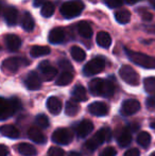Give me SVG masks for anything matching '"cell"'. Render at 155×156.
<instances>
[{"instance_id": "cell-40", "label": "cell", "mask_w": 155, "mask_h": 156, "mask_svg": "<svg viewBox=\"0 0 155 156\" xmlns=\"http://www.w3.org/2000/svg\"><path fill=\"white\" fill-rule=\"evenodd\" d=\"M124 156H140V152H139L138 149L133 148L126 151V152L124 153Z\"/></svg>"}, {"instance_id": "cell-27", "label": "cell", "mask_w": 155, "mask_h": 156, "mask_svg": "<svg viewBox=\"0 0 155 156\" xmlns=\"http://www.w3.org/2000/svg\"><path fill=\"white\" fill-rule=\"evenodd\" d=\"M73 80V74L72 72L69 71H63L62 73L58 76V80H56L55 84L58 86H65V85H68L72 82Z\"/></svg>"}, {"instance_id": "cell-2", "label": "cell", "mask_w": 155, "mask_h": 156, "mask_svg": "<svg viewBox=\"0 0 155 156\" xmlns=\"http://www.w3.org/2000/svg\"><path fill=\"white\" fill-rule=\"evenodd\" d=\"M21 108V102L18 98L4 99L0 97V120H5Z\"/></svg>"}, {"instance_id": "cell-23", "label": "cell", "mask_w": 155, "mask_h": 156, "mask_svg": "<svg viewBox=\"0 0 155 156\" xmlns=\"http://www.w3.org/2000/svg\"><path fill=\"white\" fill-rule=\"evenodd\" d=\"M21 27L26 31H32L35 27V23H34L33 17L31 16L29 12H26L23 15V18H21Z\"/></svg>"}, {"instance_id": "cell-17", "label": "cell", "mask_w": 155, "mask_h": 156, "mask_svg": "<svg viewBox=\"0 0 155 156\" xmlns=\"http://www.w3.org/2000/svg\"><path fill=\"white\" fill-rule=\"evenodd\" d=\"M5 45L11 52H15L20 48L21 39L20 37L15 34H9L8 36H5Z\"/></svg>"}, {"instance_id": "cell-38", "label": "cell", "mask_w": 155, "mask_h": 156, "mask_svg": "<svg viewBox=\"0 0 155 156\" xmlns=\"http://www.w3.org/2000/svg\"><path fill=\"white\" fill-rule=\"evenodd\" d=\"M104 3L111 9H116L122 5L123 3V0H103Z\"/></svg>"}, {"instance_id": "cell-26", "label": "cell", "mask_w": 155, "mask_h": 156, "mask_svg": "<svg viewBox=\"0 0 155 156\" xmlns=\"http://www.w3.org/2000/svg\"><path fill=\"white\" fill-rule=\"evenodd\" d=\"M79 109H80V105H79L78 101H76L75 99H71V100L67 101L66 107H65V112H66L67 116H70L73 117L78 114Z\"/></svg>"}, {"instance_id": "cell-39", "label": "cell", "mask_w": 155, "mask_h": 156, "mask_svg": "<svg viewBox=\"0 0 155 156\" xmlns=\"http://www.w3.org/2000/svg\"><path fill=\"white\" fill-rule=\"evenodd\" d=\"M116 155H117V151L113 147H107V148H105L100 153V156H116Z\"/></svg>"}, {"instance_id": "cell-48", "label": "cell", "mask_w": 155, "mask_h": 156, "mask_svg": "<svg viewBox=\"0 0 155 156\" xmlns=\"http://www.w3.org/2000/svg\"><path fill=\"white\" fill-rule=\"evenodd\" d=\"M150 156H155V152H153V153H151V155Z\"/></svg>"}, {"instance_id": "cell-24", "label": "cell", "mask_w": 155, "mask_h": 156, "mask_svg": "<svg viewBox=\"0 0 155 156\" xmlns=\"http://www.w3.org/2000/svg\"><path fill=\"white\" fill-rule=\"evenodd\" d=\"M17 150L23 156H35L37 153L36 149L30 144H19L17 147Z\"/></svg>"}, {"instance_id": "cell-28", "label": "cell", "mask_w": 155, "mask_h": 156, "mask_svg": "<svg viewBox=\"0 0 155 156\" xmlns=\"http://www.w3.org/2000/svg\"><path fill=\"white\" fill-rule=\"evenodd\" d=\"M50 48L46 47V46H33L30 50V54L33 58H39V56L48 55L50 53Z\"/></svg>"}, {"instance_id": "cell-31", "label": "cell", "mask_w": 155, "mask_h": 156, "mask_svg": "<svg viewBox=\"0 0 155 156\" xmlns=\"http://www.w3.org/2000/svg\"><path fill=\"white\" fill-rule=\"evenodd\" d=\"M115 19L119 23L125 25L131 20V13L128 10H120L115 13Z\"/></svg>"}, {"instance_id": "cell-41", "label": "cell", "mask_w": 155, "mask_h": 156, "mask_svg": "<svg viewBox=\"0 0 155 156\" xmlns=\"http://www.w3.org/2000/svg\"><path fill=\"white\" fill-rule=\"evenodd\" d=\"M147 106L149 108H155V94L147 99Z\"/></svg>"}, {"instance_id": "cell-43", "label": "cell", "mask_w": 155, "mask_h": 156, "mask_svg": "<svg viewBox=\"0 0 155 156\" xmlns=\"http://www.w3.org/2000/svg\"><path fill=\"white\" fill-rule=\"evenodd\" d=\"M10 151H9V148L4 144H0V156H8Z\"/></svg>"}, {"instance_id": "cell-18", "label": "cell", "mask_w": 155, "mask_h": 156, "mask_svg": "<svg viewBox=\"0 0 155 156\" xmlns=\"http://www.w3.org/2000/svg\"><path fill=\"white\" fill-rule=\"evenodd\" d=\"M47 108L53 115H58L62 111V102L58 97H50L47 100Z\"/></svg>"}, {"instance_id": "cell-37", "label": "cell", "mask_w": 155, "mask_h": 156, "mask_svg": "<svg viewBox=\"0 0 155 156\" xmlns=\"http://www.w3.org/2000/svg\"><path fill=\"white\" fill-rule=\"evenodd\" d=\"M58 66H60L61 69H63L64 71L72 72V70H73L72 65H71L70 62L67 60H61L60 62H58Z\"/></svg>"}, {"instance_id": "cell-20", "label": "cell", "mask_w": 155, "mask_h": 156, "mask_svg": "<svg viewBox=\"0 0 155 156\" xmlns=\"http://www.w3.org/2000/svg\"><path fill=\"white\" fill-rule=\"evenodd\" d=\"M28 136L35 144H45L46 142V136L44 135L41 129H36V127H31L28 131Z\"/></svg>"}, {"instance_id": "cell-6", "label": "cell", "mask_w": 155, "mask_h": 156, "mask_svg": "<svg viewBox=\"0 0 155 156\" xmlns=\"http://www.w3.org/2000/svg\"><path fill=\"white\" fill-rule=\"evenodd\" d=\"M104 68H105V60H104V58L103 56H97V58H93V60H90L84 66L83 73L87 76H95V74L103 71Z\"/></svg>"}, {"instance_id": "cell-35", "label": "cell", "mask_w": 155, "mask_h": 156, "mask_svg": "<svg viewBox=\"0 0 155 156\" xmlns=\"http://www.w3.org/2000/svg\"><path fill=\"white\" fill-rule=\"evenodd\" d=\"M35 122L41 129H46L49 126V119L45 115H38L35 119Z\"/></svg>"}, {"instance_id": "cell-5", "label": "cell", "mask_w": 155, "mask_h": 156, "mask_svg": "<svg viewBox=\"0 0 155 156\" xmlns=\"http://www.w3.org/2000/svg\"><path fill=\"white\" fill-rule=\"evenodd\" d=\"M125 52L129 58L136 65L143 68H148V69H154L155 68V58L153 56L147 55V54L141 53V52L131 51L129 49H125Z\"/></svg>"}, {"instance_id": "cell-11", "label": "cell", "mask_w": 155, "mask_h": 156, "mask_svg": "<svg viewBox=\"0 0 155 156\" xmlns=\"http://www.w3.org/2000/svg\"><path fill=\"white\" fill-rule=\"evenodd\" d=\"M38 68L41 72V76L45 81H50L53 78H55V76L58 74V70L56 68H54L53 66L50 65V63L48 61H44L38 65Z\"/></svg>"}, {"instance_id": "cell-8", "label": "cell", "mask_w": 155, "mask_h": 156, "mask_svg": "<svg viewBox=\"0 0 155 156\" xmlns=\"http://www.w3.org/2000/svg\"><path fill=\"white\" fill-rule=\"evenodd\" d=\"M72 140V133L68 129L61 127L53 132L52 134V141L58 144H68Z\"/></svg>"}, {"instance_id": "cell-47", "label": "cell", "mask_w": 155, "mask_h": 156, "mask_svg": "<svg viewBox=\"0 0 155 156\" xmlns=\"http://www.w3.org/2000/svg\"><path fill=\"white\" fill-rule=\"evenodd\" d=\"M149 2H150V4L155 9V0H149Z\"/></svg>"}, {"instance_id": "cell-9", "label": "cell", "mask_w": 155, "mask_h": 156, "mask_svg": "<svg viewBox=\"0 0 155 156\" xmlns=\"http://www.w3.org/2000/svg\"><path fill=\"white\" fill-rule=\"evenodd\" d=\"M29 61L23 58H6L2 63V68L4 71L8 72H16L21 66L28 65Z\"/></svg>"}, {"instance_id": "cell-29", "label": "cell", "mask_w": 155, "mask_h": 156, "mask_svg": "<svg viewBox=\"0 0 155 156\" xmlns=\"http://www.w3.org/2000/svg\"><path fill=\"white\" fill-rule=\"evenodd\" d=\"M70 54L72 58L77 62H83L86 58V53L82 48L78 47V46H73L70 49Z\"/></svg>"}, {"instance_id": "cell-4", "label": "cell", "mask_w": 155, "mask_h": 156, "mask_svg": "<svg viewBox=\"0 0 155 156\" xmlns=\"http://www.w3.org/2000/svg\"><path fill=\"white\" fill-rule=\"evenodd\" d=\"M84 10V3L81 0H70L61 6V14L64 18L71 19L78 17Z\"/></svg>"}, {"instance_id": "cell-13", "label": "cell", "mask_w": 155, "mask_h": 156, "mask_svg": "<svg viewBox=\"0 0 155 156\" xmlns=\"http://www.w3.org/2000/svg\"><path fill=\"white\" fill-rule=\"evenodd\" d=\"M25 83H26V86L30 90H37L41 86V80L35 71H31L28 73L27 78L25 80Z\"/></svg>"}, {"instance_id": "cell-3", "label": "cell", "mask_w": 155, "mask_h": 156, "mask_svg": "<svg viewBox=\"0 0 155 156\" xmlns=\"http://www.w3.org/2000/svg\"><path fill=\"white\" fill-rule=\"evenodd\" d=\"M112 138V132L108 127H103L100 131H98L90 139H88L85 142V148L89 151H93L97 148H99L104 141H108Z\"/></svg>"}, {"instance_id": "cell-25", "label": "cell", "mask_w": 155, "mask_h": 156, "mask_svg": "<svg viewBox=\"0 0 155 156\" xmlns=\"http://www.w3.org/2000/svg\"><path fill=\"white\" fill-rule=\"evenodd\" d=\"M117 142L120 147L124 148V147H128L129 144L132 142V135L128 129H124L121 133L118 135L117 137Z\"/></svg>"}, {"instance_id": "cell-42", "label": "cell", "mask_w": 155, "mask_h": 156, "mask_svg": "<svg viewBox=\"0 0 155 156\" xmlns=\"http://www.w3.org/2000/svg\"><path fill=\"white\" fill-rule=\"evenodd\" d=\"M141 18H143V20H145V21H150V20H152V18H153V15H152L150 12L143 11V12H141Z\"/></svg>"}, {"instance_id": "cell-36", "label": "cell", "mask_w": 155, "mask_h": 156, "mask_svg": "<svg viewBox=\"0 0 155 156\" xmlns=\"http://www.w3.org/2000/svg\"><path fill=\"white\" fill-rule=\"evenodd\" d=\"M48 155L49 156H65V151L63 149L58 148V147H52L48 151Z\"/></svg>"}, {"instance_id": "cell-44", "label": "cell", "mask_w": 155, "mask_h": 156, "mask_svg": "<svg viewBox=\"0 0 155 156\" xmlns=\"http://www.w3.org/2000/svg\"><path fill=\"white\" fill-rule=\"evenodd\" d=\"M45 1L46 0H33V4H34V6H43V4L45 3Z\"/></svg>"}, {"instance_id": "cell-46", "label": "cell", "mask_w": 155, "mask_h": 156, "mask_svg": "<svg viewBox=\"0 0 155 156\" xmlns=\"http://www.w3.org/2000/svg\"><path fill=\"white\" fill-rule=\"evenodd\" d=\"M68 156H82L80 154V153H78V152H70L68 154Z\"/></svg>"}, {"instance_id": "cell-12", "label": "cell", "mask_w": 155, "mask_h": 156, "mask_svg": "<svg viewBox=\"0 0 155 156\" xmlns=\"http://www.w3.org/2000/svg\"><path fill=\"white\" fill-rule=\"evenodd\" d=\"M93 124L89 120H82L77 127H76V132H77V136L79 138H85L93 132Z\"/></svg>"}, {"instance_id": "cell-19", "label": "cell", "mask_w": 155, "mask_h": 156, "mask_svg": "<svg viewBox=\"0 0 155 156\" xmlns=\"http://www.w3.org/2000/svg\"><path fill=\"white\" fill-rule=\"evenodd\" d=\"M0 133L2 134L3 136L9 138H12V139H15V138H18L20 133H19V129H17L16 126L11 124H5L2 125L0 127Z\"/></svg>"}, {"instance_id": "cell-30", "label": "cell", "mask_w": 155, "mask_h": 156, "mask_svg": "<svg viewBox=\"0 0 155 156\" xmlns=\"http://www.w3.org/2000/svg\"><path fill=\"white\" fill-rule=\"evenodd\" d=\"M72 97L76 101H86L87 100V94L86 89L82 86V85H78L73 88L72 90Z\"/></svg>"}, {"instance_id": "cell-15", "label": "cell", "mask_w": 155, "mask_h": 156, "mask_svg": "<svg viewBox=\"0 0 155 156\" xmlns=\"http://www.w3.org/2000/svg\"><path fill=\"white\" fill-rule=\"evenodd\" d=\"M65 38V32L63 28H54L49 33L48 36V41L52 45H58V44L63 43Z\"/></svg>"}, {"instance_id": "cell-10", "label": "cell", "mask_w": 155, "mask_h": 156, "mask_svg": "<svg viewBox=\"0 0 155 156\" xmlns=\"http://www.w3.org/2000/svg\"><path fill=\"white\" fill-rule=\"evenodd\" d=\"M139 109H140V103L135 99H129L122 103L120 112L123 116H131L136 114Z\"/></svg>"}, {"instance_id": "cell-45", "label": "cell", "mask_w": 155, "mask_h": 156, "mask_svg": "<svg viewBox=\"0 0 155 156\" xmlns=\"http://www.w3.org/2000/svg\"><path fill=\"white\" fill-rule=\"evenodd\" d=\"M125 1L128 2L129 4H134V3H136V2L141 1V0H125Z\"/></svg>"}, {"instance_id": "cell-34", "label": "cell", "mask_w": 155, "mask_h": 156, "mask_svg": "<svg viewBox=\"0 0 155 156\" xmlns=\"http://www.w3.org/2000/svg\"><path fill=\"white\" fill-rule=\"evenodd\" d=\"M143 86H145V90L148 94H155V78L154 76H149L146 78L143 81Z\"/></svg>"}, {"instance_id": "cell-33", "label": "cell", "mask_w": 155, "mask_h": 156, "mask_svg": "<svg viewBox=\"0 0 155 156\" xmlns=\"http://www.w3.org/2000/svg\"><path fill=\"white\" fill-rule=\"evenodd\" d=\"M137 142H138L139 146L143 147V148H147L150 144V142H151V135L148 132H141L137 136Z\"/></svg>"}, {"instance_id": "cell-16", "label": "cell", "mask_w": 155, "mask_h": 156, "mask_svg": "<svg viewBox=\"0 0 155 156\" xmlns=\"http://www.w3.org/2000/svg\"><path fill=\"white\" fill-rule=\"evenodd\" d=\"M3 17L9 26H11V27L15 26L17 23V18H18V11L13 6H8L3 11Z\"/></svg>"}, {"instance_id": "cell-7", "label": "cell", "mask_w": 155, "mask_h": 156, "mask_svg": "<svg viewBox=\"0 0 155 156\" xmlns=\"http://www.w3.org/2000/svg\"><path fill=\"white\" fill-rule=\"evenodd\" d=\"M119 74L121 76V79L125 83H128L129 85L132 86H136L139 84V76L131 66L124 65L120 68Z\"/></svg>"}, {"instance_id": "cell-32", "label": "cell", "mask_w": 155, "mask_h": 156, "mask_svg": "<svg viewBox=\"0 0 155 156\" xmlns=\"http://www.w3.org/2000/svg\"><path fill=\"white\" fill-rule=\"evenodd\" d=\"M54 11H55V8H54V4L50 1H47L43 4L41 10V14L43 15L44 17L48 18V17H51L53 15Z\"/></svg>"}, {"instance_id": "cell-22", "label": "cell", "mask_w": 155, "mask_h": 156, "mask_svg": "<svg viewBox=\"0 0 155 156\" xmlns=\"http://www.w3.org/2000/svg\"><path fill=\"white\" fill-rule=\"evenodd\" d=\"M78 31L79 34L84 38H90L93 36V29L87 21H80L78 23Z\"/></svg>"}, {"instance_id": "cell-21", "label": "cell", "mask_w": 155, "mask_h": 156, "mask_svg": "<svg viewBox=\"0 0 155 156\" xmlns=\"http://www.w3.org/2000/svg\"><path fill=\"white\" fill-rule=\"evenodd\" d=\"M97 44L102 48H110L112 45V37L105 31H101L97 34V38H96Z\"/></svg>"}, {"instance_id": "cell-1", "label": "cell", "mask_w": 155, "mask_h": 156, "mask_svg": "<svg viewBox=\"0 0 155 156\" xmlns=\"http://www.w3.org/2000/svg\"><path fill=\"white\" fill-rule=\"evenodd\" d=\"M89 91L97 97L111 98L115 94V84L111 80L93 79L89 82Z\"/></svg>"}, {"instance_id": "cell-49", "label": "cell", "mask_w": 155, "mask_h": 156, "mask_svg": "<svg viewBox=\"0 0 155 156\" xmlns=\"http://www.w3.org/2000/svg\"><path fill=\"white\" fill-rule=\"evenodd\" d=\"M90 1H93V2H95V1H96V0H90Z\"/></svg>"}, {"instance_id": "cell-14", "label": "cell", "mask_w": 155, "mask_h": 156, "mask_svg": "<svg viewBox=\"0 0 155 156\" xmlns=\"http://www.w3.org/2000/svg\"><path fill=\"white\" fill-rule=\"evenodd\" d=\"M88 112L95 116L102 117V116L107 115L108 107H107V105L103 102H93L91 104L88 105Z\"/></svg>"}]
</instances>
